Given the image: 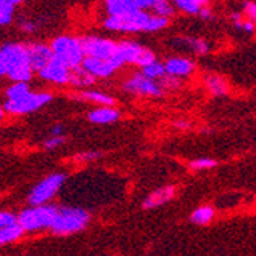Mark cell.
<instances>
[{
	"label": "cell",
	"instance_id": "cell-1",
	"mask_svg": "<svg viewBox=\"0 0 256 256\" xmlns=\"http://www.w3.org/2000/svg\"><path fill=\"white\" fill-rule=\"evenodd\" d=\"M32 72L25 44L6 43L0 48V77L8 76L14 82H28Z\"/></svg>",
	"mask_w": 256,
	"mask_h": 256
},
{
	"label": "cell",
	"instance_id": "cell-2",
	"mask_svg": "<svg viewBox=\"0 0 256 256\" xmlns=\"http://www.w3.org/2000/svg\"><path fill=\"white\" fill-rule=\"evenodd\" d=\"M169 25V18L160 16H149L142 10H136L126 16H109L104 20V28L120 32H155Z\"/></svg>",
	"mask_w": 256,
	"mask_h": 256
},
{
	"label": "cell",
	"instance_id": "cell-3",
	"mask_svg": "<svg viewBox=\"0 0 256 256\" xmlns=\"http://www.w3.org/2000/svg\"><path fill=\"white\" fill-rule=\"evenodd\" d=\"M51 51H52V58L63 63L69 69H76L82 66V62L84 58L80 38L69 37V36L57 37L51 43Z\"/></svg>",
	"mask_w": 256,
	"mask_h": 256
},
{
	"label": "cell",
	"instance_id": "cell-4",
	"mask_svg": "<svg viewBox=\"0 0 256 256\" xmlns=\"http://www.w3.org/2000/svg\"><path fill=\"white\" fill-rule=\"evenodd\" d=\"M89 221V214L83 208H62L51 224L56 235H71L86 227Z\"/></svg>",
	"mask_w": 256,
	"mask_h": 256
},
{
	"label": "cell",
	"instance_id": "cell-5",
	"mask_svg": "<svg viewBox=\"0 0 256 256\" xmlns=\"http://www.w3.org/2000/svg\"><path fill=\"white\" fill-rule=\"evenodd\" d=\"M56 215H57V208L54 206L42 204V206L28 208V210H23L17 218V224L26 232L40 230V228L51 227Z\"/></svg>",
	"mask_w": 256,
	"mask_h": 256
},
{
	"label": "cell",
	"instance_id": "cell-6",
	"mask_svg": "<svg viewBox=\"0 0 256 256\" xmlns=\"http://www.w3.org/2000/svg\"><path fill=\"white\" fill-rule=\"evenodd\" d=\"M52 100V96L48 92H26L25 96H22L14 100H6L4 109L12 115H22L30 114L34 110H38L40 108L46 106Z\"/></svg>",
	"mask_w": 256,
	"mask_h": 256
},
{
	"label": "cell",
	"instance_id": "cell-7",
	"mask_svg": "<svg viewBox=\"0 0 256 256\" xmlns=\"http://www.w3.org/2000/svg\"><path fill=\"white\" fill-rule=\"evenodd\" d=\"M117 56L123 63L144 66L155 60V56L150 50L138 44L135 42H122L117 43Z\"/></svg>",
	"mask_w": 256,
	"mask_h": 256
},
{
	"label": "cell",
	"instance_id": "cell-8",
	"mask_svg": "<svg viewBox=\"0 0 256 256\" xmlns=\"http://www.w3.org/2000/svg\"><path fill=\"white\" fill-rule=\"evenodd\" d=\"M64 180H66V176L63 174H52L50 176H46L32 189V192L30 195V204L42 206L46 201H50L58 192Z\"/></svg>",
	"mask_w": 256,
	"mask_h": 256
},
{
	"label": "cell",
	"instance_id": "cell-9",
	"mask_svg": "<svg viewBox=\"0 0 256 256\" xmlns=\"http://www.w3.org/2000/svg\"><path fill=\"white\" fill-rule=\"evenodd\" d=\"M80 42H82L84 57L108 60V58L114 57L115 52H117V43L109 40V38L84 37V38H80Z\"/></svg>",
	"mask_w": 256,
	"mask_h": 256
},
{
	"label": "cell",
	"instance_id": "cell-10",
	"mask_svg": "<svg viewBox=\"0 0 256 256\" xmlns=\"http://www.w3.org/2000/svg\"><path fill=\"white\" fill-rule=\"evenodd\" d=\"M124 63L120 60V57L115 52L114 57L108 60H100V58H92V57H84L82 62V68L86 69L89 74H92L96 78H106L112 76L115 71L123 66Z\"/></svg>",
	"mask_w": 256,
	"mask_h": 256
},
{
	"label": "cell",
	"instance_id": "cell-11",
	"mask_svg": "<svg viewBox=\"0 0 256 256\" xmlns=\"http://www.w3.org/2000/svg\"><path fill=\"white\" fill-rule=\"evenodd\" d=\"M123 88L128 92H132V94H135V96L161 97L162 94H164V90L160 88V84L155 80L148 78L142 72H140V74H134L129 80H126Z\"/></svg>",
	"mask_w": 256,
	"mask_h": 256
},
{
	"label": "cell",
	"instance_id": "cell-12",
	"mask_svg": "<svg viewBox=\"0 0 256 256\" xmlns=\"http://www.w3.org/2000/svg\"><path fill=\"white\" fill-rule=\"evenodd\" d=\"M40 77L57 83V84H68L69 83V77H71V69L66 68L63 63L57 62L56 58H52L48 64H44L40 71H38Z\"/></svg>",
	"mask_w": 256,
	"mask_h": 256
},
{
	"label": "cell",
	"instance_id": "cell-13",
	"mask_svg": "<svg viewBox=\"0 0 256 256\" xmlns=\"http://www.w3.org/2000/svg\"><path fill=\"white\" fill-rule=\"evenodd\" d=\"M28 48V56H30V63L32 71H40V69L48 64L52 60V51L51 46L48 44H42V43H36L31 46H26Z\"/></svg>",
	"mask_w": 256,
	"mask_h": 256
},
{
	"label": "cell",
	"instance_id": "cell-14",
	"mask_svg": "<svg viewBox=\"0 0 256 256\" xmlns=\"http://www.w3.org/2000/svg\"><path fill=\"white\" fill-rule=\"evenodd\" d=\"M195 64L192 60L184 58V57H172L164 63V71L169 76H175L178 78L188 77L194 72Z\"/></svg>",
	"mask_w": 256,
	"mask_h": 256
},
{
	"label": "cell",
	"instance_id": "cell-15",
	"mask_svg": "<svg viewBox=\"0 0 256 256\" xmlns=\"http://www.w3.org/2000/svg\"><path fill=\"white\" fill-rule=\"evenodd\" d=\"M120 118V110H117L112 106H100L94 110H90L88 115V120L90 123L96 124H108V123H114Z\"/></svg>",
	"mask_w": 256,
	"mask_h": 256
},
{
	"label": "cell",
	"instance_id": "cell-16",
	"mask_svg": "<svg viewBox=\"0 0 256 256\" xmlns=\"http://www.w3.org/2000/svg\"><path fill=\"white\" fill-rule=\"evenodd\" d=\"M72 97L78 102H90V103H96L100 106H114V103H115V100L110 96L104 94V92H100V90H82L78 94H74Z\"/></svg>",
	"mask_w": 256,
	"mask_h": 256
},
{
	"label": "cell",
	"instance_id": "cell-17",
	"mask_svg": "<svg viewBox=\"0 0 256 256\" xmlns=\"http://www.w3.org/2000/svg\"><path fill=\"white\" fill-rule=\"evenodd\" d=\"M175 195V188L174 186H168V188H161L155 192H152L146 201H144V208H155L161 204H164L168 201H170Z\"/></svg>",
	"mask_w": 256,
	"mask_h": 256
},
{
	"label": "cell",
	"instance_id": "cell-18",
	"mask_svg": "<svg viewBox=\"0 0 256 256\" xmlns=\"http://www.w3.org/2000/svg\"><path fill=\"white\" fill-rule=\"evenodd\" d=\"M104 5L109 16H126L138 10L134 0H104Z\"/></svg>",
	"mask_w": 256,
	"mask_h": 256
},
{
	"label": "cell",
	"instance_id": "cell-19",
	"mask_svg": "<svg viewBox=\"0 0 256 256\" xmlns=\"http://www.w3.org/2000/svg\"><path fill=\"white\" fill-rule=\"evenodd\" d=\"M69 83L77 86V88H86L96 83V77L89 74L86 69H83L82 66L71 69V77H69Z\"/></svg>",
	"mask_w": 256,
	"mask_h": 256
},
{
	"label": "cell",
	"instance_id": "cell-20",
	"mask_svg": "<svg viewBox=\"0 0 256 256\" xmlns=\"http://www.w3.org/2000/svg\"><path fill=\"white\" fill-rule=\"evenodd\" d=\"M206 86H207V89L210 90L214 96H226L227 90H228L227 82L222 77L216 76V74H212V76L206 77Z\"/></svg>",
	"mask_w": 256,
	"mask_h": 256
},
{
	"label": "cell",
	"instance_id": "cell-21",
	"mask_svg": "<svg viewBox=\"0 0 256 256\" xmlns=\"http://www.w3.org/2000/svg\"><path fill=\"white\" fill-rule=\"evenodd\" d=\"M174 4L186 14H198L202 6H207V0H174Z\"/></svg>",
	"mask_w": 256,
	"mask_h": 256
},
{
	"label": "cell",
	"instance_id": "cell-22",
	"mask_svg": "<svg viewBox=\"0 0 256 256\" xmlns=\"http://www.w3.org/2000/svg\"><path fill=\"white\" fill-rule=\"evenodd\" d=\"M23 230L17 222L16 224H11V226H6V227H2L0 228V244H6V242H11V241H16L17 238L22 236Z\"/></svg>",
	"mask_w": 256,
	"mask_h": 256
},
{
	"label": "cell",
	"instance_id": "cell-23",
	"mask_svg": "<svg viewBox=\"0 0 256 256\" xmlns=\"http://www.w3.org/2000/svg\"><path fill=\"white\" fill-rule=\"evenodd\" d=\"M142 74L146 76L148 78L158 80V78H161L162 76L166 74V71H164V64L160 63V62H156V60H154V62H150V63L142 66Z\"/></svg>",
	"mask_w": 256,
	"mask_h": 256
},
{
	"label": "cell",
	"instance_id": "cell-24",
	"mask_svg": "<svg viewBox=\"0 0 256 256\" xmlns=\"http://www.w3.org/2000/svg\"><path fill=\"white\" fill-rule=\"evenodd\" d=\"M214 214H215V210L210 207V206H202V207H200V208H196V210L192 214V222H195V224H201V226H204V224H207V222H210L212 221V218H214Z\"/></svg>",
	"mask_w": 256,
	"mask_h": 256
},
{
	"label": "cell",
	"instance_id": "cell-25",
	"mask_svg": "<svg viewBox=\"0 0 256 256\" xmlns=\"http://www.w3.org/2000/svg\"><path fill=\"white\" fill-rule=\"evenodd\" d=\"M26 92H30V86H28L26 82H14V84L10 86L8 90H6V98L14 100V98L25 96Z\"/></svg>",
	"mask_w": 256,
	"mask_h": 256
},
{
	"label": "cell",
	"instance_id": "cell-26",
	"mask_svg": "<svg viewBox=\"0 0 256 256\" xmlns=\"http://www.w3.org/2000/svg\"><path fill=\"white\" fill-rule=\"evenodd\" d=\"M184 43L188 44L195 54H200V56H204L210 51V46L202 38H184Z\"/></svg>",
	"mask_w": 256,
	"mask_h": 256
},
{
	"label": "cell",
	"instance_id": "cell-27",
	"mask_svg": "<svg viewBox=\"0 0 256 256\" xmlns=\"http://www.w3.org/2000/svg\"><path fill=\"white\" fill-rule=\"evenodd\" d=\"M152 10H154L155 16L166 17V18L172 17L174 12H175V8H174V5L169 2V0H161V2H156V4L152 6Z\"/></svg>",
	"mask_w": 256,
	"mask_h": 256
},
{
	"label": "cell",
	"instance_id": "cell-28",
	"mask_svg": "<svg viewBox=\"0 0 256 256\" xmlns=\"http://www.w3.org/2000/svg\"><path fill=\"white\" fill-rule=\"evenodd\" d=\"M158 84L162 90H174V89H178L181 88V80L175 76H169V74H164L161 78H158Z\"/></svg>",
	"mask_w": 256,
	"mask_h": 256
},
{
	"label": "cell",
	"instance_id": "cell-29",
	"mask_svg": "<svg viewBox=\"0 0 256 256\" xmlns=\"http://www.w3.org/2000/svg\"><path fill=\"white\" fill-rule=\"evenodd\" d=\"M12 14H14V6L12 5L0 2V25H2V26L10 25L11 20H12Z\"/></svg>",
	"mask_w": 256,
	"mask_h": 256
},
{
	"label": "cell",
	"instance_id": "cell-30",
	"mask_svg": "<svg viewBox=\"0 0 256 256\" xmlns=\"http://www.w3.org/2000/svg\"><path fill=\"white\" fill-rule=\"evenodd\" d=\"M216 166V161L212 158H200V160H194L190 161V168L195 170H204V169H212Z\"/></svg>",
	"mask_w": 256,
	"mask_h": 256
},
{
	"label": "cell",
	"instance_id": "cell-31",
	"mask_svg": "<svg viewBox=\"0 0 256 256\" xmlns=\"http://www.w3.org/2000/svg\"><path fill=\"white\" fill-rule=\"evenodd\" d=\"M64 142H66V138H64L63 135H52V136H50V138L44 142V149H48V150L57 149V148L62 146Z\"/></svg>",
	"mask_w": 256,
	"mask_h": 256
},
{
	"label": "cell",
	"instance_id": "cell-32",
	"mask_svg": "<svg viewBox=\"0 0 256 256\" xmlns=\"http://www.w3.org/2000/svg\"><path fill=\"white\" fill-rule=\"evenodd\" d=\"M102 156V152H96V150H90V152H84V154H78L76 156V161L78 162H88V161H96Z\"/></svg>",
	"mask_w": 256,
	"mask_h": 256
},
{
	"label": "cell",
	"instance_id": "cell-33",
	"mask_svg": "<svg viewBox=\"0 0 256 256\" xmlns=\"http://www.w3.org/2000/svg\"><path fill=\"white\" fill-rule=\"evenodd\" d=\"M242 16L254 22V18H256V5L253 2H246L244 4V12H242Z\"/></svg>",
	"mask_w": 256,
	"mask_h": 256
},
{
	"label": "cell",
	"instance_id": "cell-34",
	"mask_svg": "<svg viewBox=\"0 0 256 256\" xmlns=\"http://www.w3.org/2000/svg\"><path fill=\"white\" fill-rule=\"evenodd\" d=\"M17 222V218L10 214V212H2L0 214V228L2 227H6V226H11V224H16Z\"/></svg>",
	"mask_w": 256,
	"mask_h": 256
},
{
	"label": "cell",
	"instance_id": "cell-35",
	"mask_svg": "<svg viewBox=\"0 0 256 256\" xmlns=\"http://www.w3.org/2000/svg\"><path fill=\"white\" fill-rule=\"evenodd\" d=\"M134 2H135V5H136L138 10L144 11V10L152 8L156 2H161V0H134Z\"/></svg>",
	"mask_w": 256,
	"mask_h": 256
},
{
	"label": "cell",
	"instance_id": "cell-36",
	"mask_svg": "<svg viewBox=\"0 0 256 256\" xmlns=\"http://www.w3.org/2000/svg\"><path fill=\"white\" fill-rule=\"evenodd\" d=\"M20 28L25 31V32H34L36 31L34 23H31V22H22L20 23Z\"/></svg>",
	"mask_w": 256,
	"mask_h": 256
},
{
	"label": "cell",
	"instance_id": "cell-37",
	"mask_svg": "<svg viewBox=\"0 0 256 256\" xmlns=\"http://www.w3.org/2000/svg\"><path fill=\"white\" fill-rule=\"evenodd\" d=\"M51 135H63V126L62 124H56L51 129Z\"/></svg>",
	"mask_w": 256,
	"mask_h": 256
},
{
	"label": "cell",
	"instance_id": "cell-38",
	"mask_svg": "<svg viewBox=\"0 0 256 256\" xmlns=\"http://www.w3.org/2000/svg\"><path fill=\"white\" fill-rule=\"evenodd\" d=\"M2 4H8V5H12V6H16V5H18V4H22L23 0H0Z\"/></svg>",
	"mask_w": 256,
	"mask_h": 256
},
{
	"label": "cell",
	"instance_id": "cell-39",
	"mask_svg": "<svg viewBox=\"0 0 256 256\" xmlns=\"http://www.w3.org/2000/svg\"><path fill=\"white\" fill-rule=\"evenodd\" d=\"M176 128H181V129H184V128H189V123L188 122H175L174 123Z\"/></svg>",
	"mask_w": 256,
	"mask_h": 256
},
{
	"label": "cell",
	"instance_id": "cell-40",
	"mask_svg": "<svg viewBox=\"0 0 256 256\" xmlns=\"http://www.w3.org/2000/svg\"><path fill=\"white\" fill-rule=\"evenodd\" d=\"M4 114H5V112H4V108H2V106H0V118H2V117H4Z\"/></svg>",
	"mask_w": 256,
	"mask_h": 256
}]
</instances>
